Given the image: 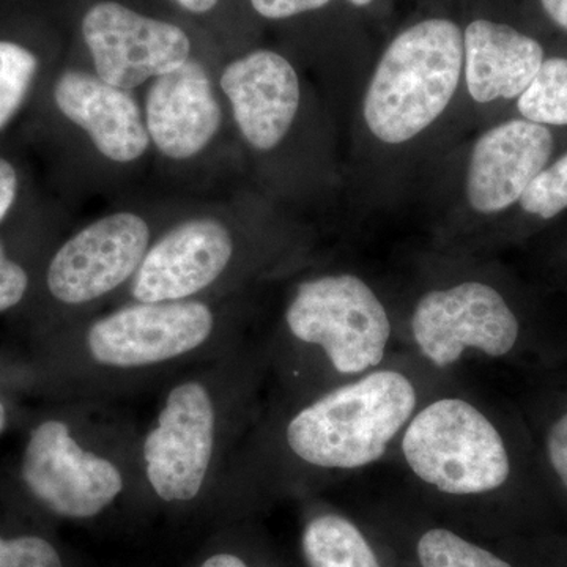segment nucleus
I'll use <instances>...</instances> for the list:
<instances>
[{"instance_id":"obj_1","label":"nucleus","mask_w":567,"mask_h":567,"mask_svg":"<svg viewBox=\"0 0 567 567\" xmlns=\"http://www.w3.org/2000/svg\"><path fill=\"white\" fill-rule=\"evenodd\" d=\"M464 74V33L432 18L399 33L377 63L363 99L369 133L386 145L423 134L447 110Z\"/></svg>"},{"instance_id":"obj_2","label":"nucleus","mask_w":567,"mask_h":567,"mask_svg":"<svg viewBox=\"0 0 567 567\" xmlns=\"http://www.w3.org/2000/svg\"><path fill=\"white\" fill-rule=\"evenodd\" d=\"M416 402L415 385L402 372H371L298 412L287 425V445L319 468H363L383 457Z\"/></svg>"},{"instance_id":"obj_3","label":"nucleus","mask_w":567,"mask_h":567,"mask_svg":"<svg viewBox=\"0 0 567 567\" xmlns=\"http://www.w3.org/2000/svg\"><path fill=\"white\" fill-rule=\"evenodd\" d=\"M402 454L417 480L447 495L488 494L511 475L498 429L464 399H439L412 416Z\"/></svg>"},{"instance_id":"obj_4","label":"nucleus","mask_w":567,"mask_h":567,"mask_svg":"<svg viewBox=\"0 0 567 567\" xmlns=\"http://www.w3.org/2000/svg\"><path fill=\"white\" fill-rule=\"evenodd\" d=\"M290 333L319 346L339 374L360 375L385 357L391 322L374 290L354 275L301 284L286 312Z\"/></svg>"},{"instance_id":"obj_5","label":"nucleus","mask_w":567,"mask_h":567,"mask_svg":"<svg viewBox=\"0 0 567 567\" xmlns=\"http://www.w3.org/2000/svg\"><path fill=\"white\" fill-rule=\"evenodd\" d=\"M412 334L425 360L447 368L466 350L505 357L517 344L520 322L495 287L466 281L421 297L412 316Z\"/></svg>"},{"instance_id":"obj_6","label":"nucleus","mask_w":567,"mask_h":567,"mask_svg":"<svg viewBox=\"0 0 567 567\" xmlns=\"http://www.w3.org/2000/svg\"><path fill=\"white\" fill-rule=\"evenodd\" d=\"M21 473L41 505L66 520L102 516L123 492L117 466L82 450L62 421H44L33 429Z\"/></svg>"},{"instance_id":"obj_7","label":"nucleus","mask_w":567,"mask_h":567,"mask_svg":"<svg viewBox=\"0 0 567 567\" xmlns=\"http://www.w3.org/2000/svg\"><path fill=\"white\" fill-rule=\"evenodd\" d=\"M215 447V409L197 382L175 386L144 443L145 472L159 499L192 503L203 491Z\"/></svg>"},{"instance_id":"obj_8","label":"nucleus","mask_w":567,"mask_h":567,"mask_svg":"<svg viewBox=\"0 0 567 567\" xmlns=\"http://www.w3.org/2000/svg\"><path fill=\"white\" fill-rule=\"evenodd\" d=\"M567 147V128L514 117L481 134L470 153L465 194L470 207L494 216L516 208L528 186Z\"/></svg>"},{"instance_id":"obj_9","label":"nucleus","mask_w":567,"mask_h":567,"mask_svg":"<svg viewBox=\"0 0 567 567\" xmlns=\"http://www.w3.org/2000/svg\"><path fill=\"white\" fill-rule=\"evenodd\" d=\"M82 33L100 80L125 91L178 69L192 50L177 25L142 17L117 2L93 6Z\"/></svg>"},{"instance_id":"obj_10","label":"nucleus","mask_w":567,"mask_h":567,"mask_svg":"<svg viewBox=\"0 0 567 567\" xmlns=\"http://www.w3.org/2000/svg\"><path fill=\"white\" fill-rule=\"evenodd\" d=\"M215 319L199 301H164L126 306L99 320L87 336L99 363L141 368L174 360L203 346Z\"/></svg>"},{"instance_id":"obj_11","label":"nucleus","mask_w":567,"mask_h":567,"mask_svg":"<svg viewBox=\"0 0 567 567\" xmlns=\"http://www.w3.org/2000/svg\"><path fill=\"white\" fill-rule=\"evenodd\" d=\"M148 240L147 223L133 213H115L91 224L51 260V293L62 303L82 305L112 292L136 274Z\"/></svg>"},{"instance_id":"obj_12","label":"nucleus","mask_w":567,"mask_h":567,"mask_svg":"<svg viewBox=\"0 0 567 567\" xmlns=\"http://www.w3.org/2000/svg\"><path fill=\"white\" fill-rule=\"evenodd\" d=\"M233 254V235L223 223H183L145 254L134 276L133 297L141 303L185 300L215 282Z\"/></svg>"},{"instance_id":"obj_13","label":"nucleus","mask_w":567,"mask_h":567,"mask_svg":"<svg viewBox=\"0 0 567 567\" xmlns=\"http://www.w3.org/2000/svg\"><path fill=\"white\" fill-rule=\"evenodd\" d=\"M221 87L238 130L257 151H271L292 128L300 81L292 63L274 51H254L224 70Z\"/></svg>"},{"instance_id":"obj_14","label":"nucleus","mask_w":567,"mask_h":567,"mask_svg":"<svg viewBox=\"0 0 567 567\" xmlns=\"http://www.w3.org/2000/svg\"><path fill=\"white\" fill-rule=\"evenodd\" d=\"M147 132L158 151L186 159L204 151L221 125L210 78L196 61L155 78L147 93Z\"/></svg>"},{"instance_id":"obj_15","label":"nucleus","mask_w":567,"mask_h":567,"mask_svg":"<svg viewBox=\"0 0 567 567\" xmlns=\"http://www.w3.org/2000/svg\"><path fill=\"white\" fill-rule=\"evenodd\" d=\"M548 51L533 33L506 22L476 20L464 32V76L480 104L516 102L535 80Z\"/></svg>"},{"instance_id":"obj_16","label":"nucleus","mask_w":567,"mask_h":567,"mask_svg":"<svg viewBox=\"0 0 567 567\" xmlns=\"http://www.w3.org/2000/svg\"><path fill=\"white\" fill-rule=\"evenodd\" d=\"M54 99L62 114L85 130L99 152L112 162H134L147 151V126L125 89L92 74L66 71L55 84Z\"/></svg>"},{"instance_id":"obj_17","label":"nucleus","mask_w":567,"mask_h":567,"mask_svg":"<svg viewBox=\"0 0 567 567\" xmlns=\"http://www.w3.org/2000/svg\"><path fill=\"white\" fill-rule=\"evenodd\" d=\"M301 548L309 567H382L361 529L339 514L311 518Z\"/></svg>"},{"instance_id":"obj_18","label":"nucleus","mask_w":567,"mask_h":567,"mask_svg":"<svg viewBox=\"0 0 567 567\" xmlns=\"http://www.w3.org/2000/svg\"><path fill=\"white\" fill-rule=\"evenodd\" d=\"M514 104L516 117L550 128H567V54L548 52L535 80Z\"/></svg>"},{"instance_id":"obj_19","label":"nucleus","mask_w":567,"mask_h":567,"mask_svg":"<svg viewBox=\"0 0 567 567\" xmlns=\"http://www.w3.org/2000/svg\"><path fill=\"white\" fill-rule=\"evenodd\" d=\"M516 208L528 224L550 223L567 212V147L537 175Z\"/></svg>"},{"instance_id":"obj_20","label":"nucleus","mask_w":567,"mask_h":567,"mask_svg":"<svg viewBox=\"0 0 567 567\" xmlns=\"http://www.w3.org/2000/svg\"><path fill=\"white\" fill-rule=\"evenodd\" d=\"M416 551L421 567H514L446 528L425 532Z\"/></svg>"},{"instance_id":"obj_21","label":"nucleus","mask_w":567,"mask_h":567,"mask_svg":"<svg viewBox=\"0 0 567 567\" xmlns=\"http://www.w3.org/2000/svg\"><path fill=\"white\" fill-rule=\"evenodd\" d=\"M39 61L31 51L10 41H0V130L20 110Z\"/></svg>"},{"instance_id":"obj_22","label":"nucleus","mask_w":567,"mask_h":567,"mask_svg":"<svg viewBox=\"0 0 567 567\" xmlns=\"http://www.w3.org/2000/svg\"><path fill=\"white\" fill-rule=\"evenodd\" d=\"M0 567H66L61 548L33 533L0 535Z\"/></svg>"},{"instance_id":"obj_23","label":"nucleus","mask_w":567,"mask_h":567,"mask_svg":"<svg viewBox=\"0 0 567 567\" xmlns=\"http://www.w3.org/2000/svg\"><path fill=\"white\" fill-rule=\"evenodd\" d=\"M29 278L20 264L13 262L0 245V312L20 303L28 290Z\"/></svg>"},{"instance_id":"obj_24","label":"nucleus","mask_w":567,"mask_h":567,"mask_svg":"<svg viewBox=\"0 0 567 567\" xmlns=\"http://www.w3.org/2000/svg\"><path fill=\"white\" fill-rule=\"evenodd\" d=\"M330 0H251L257 13L268 20H284L295 14L322 9Z\"/></svg>"},{"instance_id":"obj_25","label":"nucleus","mask_w":567,"mask_h":567,"mask_svg":"<svg viewBox=\"0 0 567 567\" xmlns=\"http://www.w3.org/2000/svg\"><path fill=\"white\" fill-rule=\"evenodd\" d=\"M547 454L551 468L567 491V412L548 431Z\"/></svg>"},{"instance_id":"obj_26","label":"nucleus","mask_w":567,"mask_h":567,"mask_svg":"<svg viewBox=\"0 0 567 567\" xmlns=\"http://www.w3.org/2000/svg\"><path fill=\"white\" fill-rule=\"evenodd\" d=\"M18 189V177L13 166L0 158V223L6 218L14 203Z\"/></svg>"},{"instance_id":"obj_27","label":"nucleus","mask_w":567,"mask_h":567,"mask_svg":"<svg viewBox=\"0 0 567 567\" xmlns=\"http://www.w3.org/2000/svg\"><path fill=\"white\" fill-rule=\"evenodd\" d=\"M194 567H252L249 565L248 559L238 551L227 550V548H219V550L208 551L205 557L197 561Z\"/></svg>"},{"instance_id":"obj_28","label":"nucleus","mask_w":567,"mask_h":567,"mask_svg":"<svg viewBox=\"0 0 567 567\" xmlns=\"http://www.w3.org/2000/svg\"><path fill=\"white\" fill-rule=\"evenodd\" d=\"M544 18L567 37V0H537Z\"/></svg>"},{"instance_id":"obj_29","label":"nucleus","mask_w":567,"mask_h":567,"mask_svg":"<svg viewBox=\"0 0 567 567\" xmlns=\"http://www.w3.org/2000/svg\"><path fill=\"white\" fill-rule=\"evenodd\" d=\"M183 9L193 11V13H207L212 9H215L218 0H177Z\"/></svg>"},{"instance_id":"obj_30","label":"nucleus","mask_w":567,"mask_h":567,"mask_svg":"<svg viewBox=\"0 0 567 567\" xmlns=\"http://www.w3.org/2000/svg\"><path fill=\"white\" fill-rule=\"evenodd\" d=\"M6 424H7L6 406H3L2 402H0V434H2L3 429H6Z\"/></svg>"},{"instance_id":"obj_31","label":"nucleus","mask_w":567,"mask_h":567,"mask_svg":"<svg viewBox=\"0 0 567 567\" xmlns=\"http://www.w3.org/2000/svg\"><path fill=\"white\" fill-rule=\"evenodd\" d=\"M349 2H352L353 6L357 7H368L369 3L372 2V0H349Z\"/></svg>"}]
</instances>
